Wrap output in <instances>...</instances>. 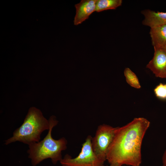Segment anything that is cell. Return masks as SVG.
Returning a JSON list of instances; mask_svg holds the SVG:
<instances>
[{
  "label": "cell",
  "mask_w": 166,
  "mask_h": 166,
  "mask_svg": "<svg viewBox=\"0 0 166 166\" xmlns=\"http://www.w3.org/2000/svg\"><path fill=\"white\" fill-rule=\"evenodd\" d=\"M150 125L146 119L138 117L122 127H117L107 155L106 160L110 164L140 166L142 143Z\"/></svg>",
  "instance_id": "1"
},
{
  "label": "cell",
  "mask_w": 166,
  "mask_h": 166,
  "mask_svg": "<svg viewBox=\"0 0 166 166\" xmlns=\"http://www.w3.org/2000/svg\"><path fill=\"white\" fill-rule=\"evenodd\" d=\"M50 127L48 132L43 140L38 142L29 145L27 151L28 158L31 159L33 166H36L43 160L50 158L53 164H55L62 159L61 152L67 148V141L64 137L58 140L54 139L52 136L53 128L56 126L58 121L54 116L49 119Z\"/></svg>",
  "instance_id": "2"
},
{
  "label": "cell",
  "mask_w": 166,
  "mask_h": 166,
  "mask_svg": "<svg viewBox=\"0 0 166 166\" xmlns=\"http://www.w3.org/2000/svg\"><path fill=\"white\" fill-rule=\"evenodd\" d=\"M49 120L44 117L41 111L35 107H31L22 124L14 131L12 137L5 141V144L19 141L29 145L38 142L42 132L49 130Z\"/></svg>",
  "instance_id": "3"
},
{
  "label": "cell",
  "mask_w": 166,
  "mask_h": 166,
  "mask_svg": "<svg viewBox=\"0 0 166 166\" xmlns=\"http://www.w3.org/2000/svg\"><path fill=\"white\" fill-rule=\"evenodd\" d=\"M117 127L103 124L99 126L92 140L93 150L97 158L104 163L109 148L113 140Z\"/></svg>",
  "instance_id": "4"
},
{
  "label": "cell",
  "mask_w": 166,
  "mask_h": 166,
  "mask_svg": "<svg viewBox=\"0 0 166 166\" xmlns=\"http://www.w3.org/2000/svg\"><path fill=\"white\" fill-rule=\"evenodd\" d=\"M92 138L89 136L82 144L81 151L78 156L72 158L66 154L60 161L62 166H104V163L97 157L92 146Z\"/></svg>",
  "instance_id": "5"
},
{
  "label": "cell",
  "mask_w": 166,
  "mask_h": 166,
  "mask_svg": "<svg viewBox=\"0 0 166 166\" xmlns=\"http://www.w3.org/2000/svg\"><path fill=\"white\" fill-rule=\"evenodd\" d=\"M154 49L153 57L146 67L156 77L166 78V52L161 48L154 47Z\"/></svg>",
  "instance_id": "6"
},
{
  "label": "cell",
  "mask_w": 166,
  "mask_h": 166,
  "mask_svg": "<svg viewBox=\"0 0 166 166\" xmlns=\"http://www.w3.org/2000/svg\"><path fill=\"white\" fill-rule=\"evenodd\" d=\"M97 0H82L80 3L75 5L76 14L74 24L77 25L88 19L89 16L96 11Z\"/></svg>",
  "instance_id": "7"
},
{
  "label": "cell",
  "mask_w": 166,
  "mask_h": 166,
  "mask_svg": "<svg viewBox=\"0 0 166 166\" xmlns=\"http://www.w3.org/2000/svg\"><path fill=\"white\" fill-rule=\"evenodd\" d=\"M144 18L143 25L150 28L158 26L166 25V12L155 11L147 9L141 11Z\"/></svg>",
  "instance_id": "8"
},
{
  "label": "cell",
  "mask_w": 166,
  "mask_h": 166,
  "mask_svg": "<svg viewBox=\"0 0 166 166\" xmlns=\"http://www.w3.org/2000/svg\"><path fill=\"white\" fill-rule=\"evenodd\" d=\"M149 34L153 47L163 48L166 46V25L150 28Z\"/></svg>",
  "instance_id": "9"
},
{
  "label": "cell",
  "mask_w": 166,
  "mask_h": 166,
  "mask_svg": "<svg viewBox=\"0 0 166 166\" xmlns=\"http://www.w3.org/2000/svg\"><path fill=\"white\" fill-rule=\"evenodd\" d=\"M122 0H97L96 11L100 12L108 10H115L121 6Z\"/></svg>",
  "instance_id": "10"
},
{
  "label": "cell",
  "mask_w": 166,
  "mask_h": 166,
  "mask_svg": "<svg viewBox=\"0 0 166 166\" xmlns=\"http://www.w3.org/2000/svg\"><path fill=\"white\" fill-rule=\"evenodd\" d=\"M124 74L126 81L130 85L137 89L140 88L141 86L137 77L129 68H125Z\"/></svg>",
  "instance_id": "11"
},
{
  "label": "cell",
  "mask_w": 166,
  "mask_h": 166,
  "mask_svg": "<svg viewBox=\"0 0 166 166\" xmlns=\"http://www.w3.org/2000/svg\"><path fill=\"white\" fill-rule=\"evenodd\" d=\"M154 91L157 97L161 99H166V84L160 83L155 87Z\"/></svg>",
  "instance_id": "12"
},
{
  "label": "cell",
  "mask_w": 166,
  "mask_h": 166,
  "mask_svg": "<svg viewBox=\"0 0 166 166\" xmlns=\"http://www.w3.org/2000/svg\"><path fill=\"white\" fill-rule=\"evenodd\" d=\"M162 166H166V150L165 151L162 158Z\"/></svg>",
  "instance_id": "13"
},
{
  "label": "cell",
  "mask_w": 166,
  "mask_h": 166,
  "mask_svg": "<svg viewBox=\"0 0 166 166\" xmlns=\"http://www.w3.org/2000/svg\"><path fill=\"white\" fill-rule=\"evenodd\" d=\"M122 165L118 164H110L109 166H121Z\"/></svg>",
  "instance_id": "14"
},
{
  "label": "cell",
  "mask_w": 166,
  "mask_h": 166,
  "mask_svg": "<svg viewBox=\"0 0 166 166\" xmlns=\"http://www.w3.org/2000/svg\"><path fill=\"white\" fill-rule=\"evenodd\" d=\"M161 48H162L166 52V46Z\"/></svg>",
  "instance_id": "15"
},
{
  "label": "cell",
  "mask_w": 166,
  "mask_h": 166,
  "mask_svg": "<svg viewBox=\"0 0 166 166\" xmlns=\"http://www.w3.org/2000/svg\"></svg>",
  "instance_id": "16"
},
{
  "label": "cell",
  "mask_w": 166,
  "mask_h": 166,
  "mask_svg": "<svg viewBox=\"0 0 166 166\" xmlns=\"http://www.w3.org/2000/svg\"></svg>",
  "instance_id": "17"
},
{
  "label": "cell",
  "mask_w": 166,
  "mask_h": 166,
  "mask_svg": "<svg viewBox=\"0 0 166 166\" xmlns=\"http://www.w3.org/2000/svg\"></svg>",
  "instance_id": "18"
}]
</instances>
